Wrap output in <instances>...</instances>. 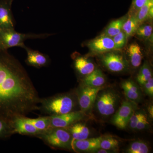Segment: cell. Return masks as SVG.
Instances as JSON below:
<instances>
[{
    "instance_id": "cell-14",
    "label": "cell",
    "mask_w": 153,
    "mask_h": 153,
    "mask_svg": "<svg viewBox=\"0 0 153 153\" xmlns=\"http://www.w3.org/2000/svg\"><path fill=\"white\" fill-rule=\"evenodd\" d=\"M103 136L82 140H72V149L76 152L93 153L100 148Z\"/></svg>"
},
{
    "instance_id": "cell-12",
    "label": "cell",
    "mask_w": 153,
    "mask_h": 153,
    "mask_svg": "<svg viewBox=\"0 0 153 153\" xmlns=\"http://www.w3.org/2000/svg\"><path fill=\"white\" fill-rule=\"evenodd\" d=\"M23 117H17L11 123L13 134H19L37 137L44 132V131L38 129L32 124L26 121Z\"/></svg>"
},
{
    "instance_id": "cell-21",
    "label": "cell",
    "mask_w": 153,
    "mask_h": 153,
    "mask_svg": "<svg viewBox=\"0 0 153 153\" xmlns=\"http://www.w3.org/2000/svg\"><path fill=\"white\" fill-rule=\"evenodd\" d=\"M140 25L135 15L129 14L122 28V31L125 33L127 39L135 34Z\"/></svg>"
},
{
    "instance_id": "cell-29",
    "label": "cell",
    "mask_w": 153,
    "mask_h": 153,
    "mask_svg": "<svg viewBox=\"0 0 153 153\" xmlns=\"http://www.w3.org/2000/svg\"><path fill=\"white\" fill-rule=\"evenodd\" d=\"M112 38L114 42L115 47L116 50L122 49L125 46L128 40L125 33L122 30Z\"/></svg>"
},
{
    "instance_id": "cell-22",
    "label": "cell",
    "mask_w": 153,
    "mask_h": 153,
    "mask_svg": "<svg viewBox=\"0 0 153 153\" xmlns=\"http://www.w3.org/2000/svg\"><path fill=\"white\" fill-rule=\"evenodd\" d=\"M23 118L26 121L32 124L36 128L42 131H45L51 128L49 116L41 117L36 119L29 118L24 117Z\"/></svg>"
},
{
    "instance_id": "cell-23",
    "label": "cell",
    "mask_w": 153,
    "mask_h": 153,
    "mask_svg": "<svg viewBox=\"0 0 153 153\" xmlns=\"http://www.w3.org/2000/svg\"><path fill=\"white\" fill-rule=\"evenodd\" d=\"M152 77V72L150 66L147 62L144 63L140 69L137 77V80L141 86Z\"/></svg>"
},
{
    "instance_id": "cell-26",
    "label": "cell",
    "mask_w": 153,
    "mask_h": 153,
    "mask_svg": "<svg viewBox=\"0 0 153 153\" xmlns=\"http://www.w3.org/2000/svg\"><path fill=\"white\" fill-rule=\"evenodd\" d=\"M149 148L146 143L142 141H137L132 143L128 148L127 152L128 153H148Z\"/></svg>"
},
{
    "instance_id": "cell-38",
    "label": "cell",
    "mask_w": 153,
    "mask_h": 153,
    "mask_svg": "<svg viewBox=\"0 0 153 153\" xmlns=\"http://www.w3.org/2000/svg\"><path fill=\"white\" fill-rule=\"evenodd\" d=\"M12 1H14V0H12Z\"/></svg>"
},
{
    "instance_id": "cell-34",
    "label": "cell",
    "mask_w": 153,
    "mask_h": 153,
    "mask_svg": "<svg viewBox=\"0 0 153 153\" xmlns=\"http://www.w3.org/2000/svg\"><path fill=\"white\" fill-rule=\"evenodd\" d=\"M110 151L104 149L99 148L97 150L94 151L93 153H110Z\"/></svg>"
},
{
    "instance_id": "cell-4",
    "label": "cell",
    "mask_w": 153,
    "mask_h": 153,
    "mask_svg": "<svg viewBox=\"0 0 153 153\" xmlns=\"http://www.w3.org/2000/svg\"><path fill=\"white\" fill-rule=\"evenodd\" d=\"M52 34H33L19 33L13 29H0V40L4 49H9L13 47H21L24 49L25 42L30 39H44L51 36Z\"/></svg>"
},
{
    "instance_id": "cell-17",
    "label": "cell",
    "mask_w": 153,
    "mask_h": 153,
    "mask_svg": "<svg viewBox=\"0 0 153 153\" xmlns=\"http://www.w3.org/2000/svg\"><path fill=\"white\" fill-rule=\"evenodd\" d=\"M105 82L104 74L100 69L95 68L94 71L84 77L82 83L84 86L90 87H102Z\"/></svg>"
},
{
    "instance_id": "cell-16",
    "label": "cell",
    "mask_w": 153,
    "mask_h": 153,
    "mask_svg": "<svg viewBox=\"0 0 153 153\" xmlns=\"http://www.w3.org/2000/svg\"><path fill=\"white\" fill-rule=\"evenodd\" d=\"M74 66L76 72L80 75L87 76L95 69L92 61L82 56H76L74 59Z\"/></svg>"
},
{
    "instance_id": "cell-18",
    "label": "cell",
    "mask_w": 153,
    "mask_h": 153,
    "mask_svg": "<svg viewBox=\"0 0 153 153\" xmlns=\"http://www.w3.org/2000/svg\"><path fill=\"white\" fill-rule=\"evenodd\" d=\"M71 134L72 140H82L88 138L90 131L85 124L79 122L66 128Z\"/></svg>"
},
{
    "instance_id": "cell-20",
    "label": "cell",
    "mask_w": 153,
    "mask_h": 153,
    "mask_svg": "<svg viewBox=\"0 0 153 153\" xmlns=\"http://www.w3.org/2000/svg\"><path fill=\"white\" fill-rule=\"evenodd\" d=\"M128 16L126 15L120 19L114 20L108 25L102 35L113 38L122 30L123 26Z\"/></svg>"
},
{
    "instance_id": "cell-6",
    "label": "cell",
    "mask_w": 153,
    "mask_h": 153,
    "mask_svg": "<svg viewBox=\"0 0 153 153\" xmlns=\"http://www.w3.org/2000/svg\"><path fill=\"white\" fill-rule=\"evenodd\" d=\"M101 60L103 65L112 72H122L128 68V62L124 56L114 51L102 54Z\"/></svg>"
},
{
    "instance_id": "cell-32",
    "label": "cell",
    "mask_w": 153,
    "mask_h": 153,
    "mask_svg": "<svg viewBox=\"0 0 153 153\" xmlns=\"http://www.w3.org/2000/svg\"><path fill=\"white\" fill-rule=\"evenodd\" d=\"M149 124L147 117L146 114L143 113L141 117L140 118L136 129L138 130L144 129Z\"/></svg>"
},
{
    "instance_id": "cell-9",
    "label": "cell",
    "mask_w": 153,
    "mask_h": 153,
    "mask_svg": "<svg viewBox=\"0 0 153 153\" xmlns=\"http://www.w3.org/2000/svg\"><path fill=\"white\" fill-rule=\"evenodd\" d=\"M102 88V87L95 88L85 86L79 89L77 100L81 111L85 113L92 108L98 93Z\"/></svg>"
},
{
    "instance_id": "cell-24",
    "label": "cell",
    "mask_w": 153,
    "mask_h": 153,
    "mask_svg": "<svg viewBox=\"0 0 153 153\" xmlns=\"http://www.w3.org/2000/svg\"><path fill=\"white\" fill-rule=\"evenodd\" d=\"M153 7V0H148L146 3L140 9L136 17L140 25L149 19V11Z\"/></svg>"
},
{
    "instance_id": "cell-10",
    "label": "cell",
    "mask_w": 153,
    "mask_h": 153,
    "mask_svg": "<svg viewBox=\"0 0 153 153\" xmlns=\"http://www.w3.org/2000/svg\"><path fill=\"white\" fill-rule=\"evenodd\" d=\"M87 45L90 52L96 55L116 50L112 38L102 34L89 41Z\"/></svg>"
},
{
    "instance_id": "cell-36",
    "label": "cell",
    "mask_w": 153,
    "mask_h": 153,
    "mask_svg": "<svg viewBox=\"0 0 153 153\" xmlns=\"http://www.w3.org/2000/svg\"><path fill=\"white\" fill-rule=\"evenodd\" d=\"M153 7H152L150 9L149 11V19H153Z\"/></svg>"
},
{
    "instance_id": "cell-15",
    "label": "cell",
    "mask_w": 153,
    "mask_h": 153,
    "mask_svg": "<svg viewBox=\"0 0 153 153\" xmlns=\"http://www.w3.org/2000/svg\"><path fill=\"white\" fill-rule=\"evenodd\" d=\"M121 86L128 100L135 103L140 101L141 92L135 82L130 79L125 80L122 83Z\"/></svg>"
},
{
    "instance_id": "cell-1",
    "label": "cell",
    "mask_w": 153,
    "mask_h": 153,
    "mask_svg": "<svg viewBox=\"0 0 153 153\" xmlns=\"http://www.w3.org/2000/svg\"><path fill=\"white\" fill-rule=\"evenodd\" d=\"M40 98L26 69L0 48V118L10 122L39 110Z\"/></svg>"
},
{
    "instance_id": "cell-33",
    "label": "cell",
    "mask_w": 153,
    "mask_h": 153,
    "mask_svg": "<svg viewBox=\"0 0 153 153\" xmlns=\"http://www.w3.org/2000/svg\"><path fill=\"white\" fill-rule=\"evenodd\" d=\"M146 93L151 97L153 96V77L146 82L143 85Z\"/></svg>"
},
{
    "instance_id": "cell-2",
    "label": "cell",
    "mask_w": 153,
    "mask_h": 153,
    "mask_svg": "<svg viewBox=\"0 0 153 153\" xmlns=\"http://www.w3.org/2000/svg\"><path fill=\"white\" fill-rule=\"evenodd\" d=\"M39 110L48 116L64 114L74 111L76 100L70 93L57 94L40 99Z\"/></svg>"
},
{
    "instance_id": "cell-3",
    "label": "cell",
    "mask_w": 153,
    "mask_h": 153,
    "mask_svg": "<svg viewBox=\"0 0 153 153\" xmlns=\"http://www.w3.org/2000/svg\"><path fill=\"white\" fill-rule=\"evenodd\" d=\"M37 137L51 148L68 150L72 149V137L66 128H51Z\"/></svg>"
},
{
    "instance_id": "cell-5",
    "label": "cell",
    "mask_w": 153,
    "mask_h": 153,
    "mask_svg": "<svg viewBox=\"0 0 153 153\" xmlns=\"http://www.w3.org/2000/svg\"><path fill=\"white\" fill-rule=\"evenodd\" d=\"M95 103L100 114L108 116L114 113L118 101L117 95L111 91H105L97 95Z\"/></svg>"
},
{
    "instance_id": "cell-37",
    "label": "cell",
    "mask_w": 153,
    "mask_h": 153,
    "mask_svg": "<svg viewBox=\"0 0 153 153\" xmlns=\"http://www.w3.org/2000/svg\"><path fill=\"white\" fill-rule=\"evenodd\" d=\"M0 48L4 49V48H3L2 44L1 42V40H0Z\"/></svg>"
},
{
    "instance_id": "cell-8",
    "label": "cell",
    "mask_w": 153,
    "mask_h": 153,
    "mask_svg": "<svg viewBox=\"0 0 153 153\" xmlns=\"http://www.w3.org/2000/svg\"><path fill=\"white\" fill-rule=\"evenodd\" d=\"M137 107L135 102L128 100L124 101L114 116L112 120L113 124L119 128H125Z\"/></svg>"
},
{
    "instance_id": "cell-11",
    "label": "cell",
    "mask_w": 153,
    "mask_h": 153,
    "mask_svg": "<svg viewBox=\"0 0 153 153\" xmlns=\"http://www.w3.org/2000/svg\"><path fill=\"white\" fill-rule=\"evenodd\" d=\"M12 0H0V29H15L12 11Z\"/></svg>"
},
{
    "instance_id": "cell-31",
    "label": "cell",
    "mask_w": 153,
    "mask_h": 153,
    "mask_svg": "<svg viewBox=\"0 0 153 153\" xmlns=\"http://www.w3.org/2000/svg\"><path fill=\"white\" fill-rule=\"evenodd\" d=\"M143 114V113L137 112L135 111L134 113L133 114L130 119L128 123L131 128L136 129L137 124L140 118L141 117Z\"/></svg>"
},
{
    "instance_id": "cell-30",
    "label": "cell",
    "mask_w": 153,
    "mask_h": 153,
    "mask_svg": "<svg viewBox=\"0 0 153 153\" xmlns=\"http://www.w3.org/2000/svg\"><path fill=\"white\" fill-rule=\"evenodd\" d=\"M148 0H132L129 11L130 15H136L140 9L146 3Z\"/></svg>"
},
{
    "instance_id": "cell-13",
    "label": "cell",
    "mask_w": 153,
    "mask_h": 153,
    "mask_svg": "<svg viewBox=\"0 0 153 153\" xmlns=\"http://www.w3.org/2000/svg\"><path fill=\"white\" fill-rule=\"evenodd\" d=\"M27 52L25 62L27 65L40 68L48 66L50 63L49 56L37 50H33L25 46L24 48Z\"/></svg>"
},
{
    "instance_id": "cell-19",
    "label": "cell",
    "mask_w": 153,
    "mask_h": 153,
    "mask_svg": "<svg viewBox=\"0 0 153 153\" xmlns=\"http://www.w3.org/2000/svg\"><path fill=\"white\" fill-rule=\"evenodd\" d=\"M127 52L132 66L134 68L139 67L142 62L143 55L139 44L136 43L131 44L128 48Z\"/></svg>"
},
{
    "instance_id": "cell-25",
    "label": "cell",
    "mask_w": 153,
    "mask_h": 153,
    "mask_svg": "<svg viewBox=\"0 0 153 153\" xmlns=\"http://www.w3.org/2000/svg\"><path fill=\"white\" fill-rule=\"evenodd\" d=\"M14 134L12 123L0 118V139H4Z\"/></svg>"
},
{
    "instance_id": "cell-35",
    "label": "cell",
    "mask_w": 153,
    "mask_h": 153,
    "mask_svg": "<svg viewBox=\"0 0 153 153\" xmlns=\"http://www.w3.org/2000/svg\"><path fill=\"white\" fill-rule=\"evenodd\" d=\"M148 111H149V114L151 118H153V107L152 105H150L149 106L148 108Z\"/></svg>"
},
{
    "instance_id": "cell-27",
    "label": "cell",
    "mask_w": 153,
    "mask_h": 153,
    "mask_svg": "<svg viewBox=\"0 0 153 153\" xmlns=\"http://www.w3.org/2000/svg\"><path fill=\"white\" fill-rule=\"evenodd\" d=\"M119 146V142L116 139L110 136H103L100 148L111 151L117 149Z\"/></svg>"
},
{
    "instance_id": "cell-7",
    "label": "cell",
    "mask_w": 153,
    "mask_h": 153,
    "mask_svg": "<svg viewBox=\"0 0 153 153\" xmlns=\"http://www.w3.org/2000/svg\"><path fill=\"white\" fill-rule=\"evenodd\" d=\"M82 111H72L64 114L49 116L51 128H66L71 125L82 120L85 117Z\"/></svg>"
},
{
    "instance_id": "cell-28",
    "label": "cell",
    "mask_w": 153,
    "mask_h": 153,
    "mask_svg": "<svg viewBox=\"0 0 153 153\" xmlns=\"http://www.w3.org/2000/svg\"><path fill=\"white\" fill-rule=\"evenodd\" d=\"M153 27L149 25H140L138 28L135 34L142 39H148L152 35Z\"/></svg>"
}]
</instances>
